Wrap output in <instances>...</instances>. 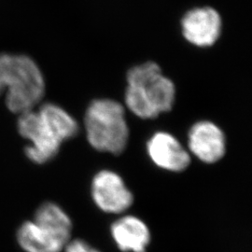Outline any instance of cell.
Wrapping results in <instances>:
<instances>
[{
    "label": "cell",
    "mask_w": 252,
    "mask_h": 252,
    "mask_svg": "<svg viewBox=\"0 0 252 252\" xmlns=\"http://www.w3.org/2000/svg\"><path fill=\"white\" fill-rule=\"evenodd\" d=\"M20 135L31 145L26 147L27 158L35 163H45L57 155L60 146L78 134L75 119L57 105L47 103L37 110L20 114Z\"/></svg>",
    "instance_id": "cell-1"
},
{
    "label": "cell",
    "mask_w": 252,
    "mask_h": 252,
    "mask_svg": "<svg viewBox=\"0 0 252 252\" xmlns=\"http://www.w3.org/2000/svg\"><path fill=\"white\" fill-rule=\"evenodd\" d=\"M176 88L153 62L136 65L127 73L126 104L137 117L153 119L171 109Z\"/></svg>",
    "instance_id": "cell-2"
},
{
    "label": "cell",
    "mask_w": 252,
    "mask_h": 252,
    "mask_svg": "<svg viewBox=\"0 0 252 252\" xmlns=\"http://www.w3.org/2000/svg\"><path fill=\"white\" fill-rule=\"evenodd\" d=\"M7 90L6 105L13 113L35 109L45 92L43 75L26 55L0 54V94Z\"/></svg>",
    "instance_id": "cell-3"
},
{
    "label": "cell",
    "mask_w": 252,
    "mask_h": 252,
    "mask_svg": "<svg viewBox=\"0 0 252 252\" xmlns=\"http://www.w3.org/2000/svg\"><path fill=\"white\" fill-rule=\"evenodd\" d=\"M84 126L87 139L96 151L118 155L126 150L129 130L125 108L117 101H93L87 108Z\"/></svg>",
    "instance_id": "cell-4"
},
{
    "label": "cell",
    "mask_w": 252,
    "mask_h": 252,
    "mask_svg": "<svg viewBox=\"0 0 252 252\" xmlns=\"http://www.w3.org/2000/svg\"><path fill=\"white\" fill-rule=\"evenodd\" d=\"M91 194L96 207L109 214H122L134 203V195L117 173L98 172L93 179Z\"/></svg>",
    "instance_id": "cell-5"
},
{
    "label": "cell",
    "mask_w": 252,
    "mask_h": 252,
    "mask_svg": "<svg viewBox=\"0 0 252 252\" xmlns=\"http://www.w3.org/2000/svg\"><path fill=\"white\" fill-rule=\"evenodd\" d=\"M183 36L193 45H213L221 32V19L218 11L209 7L188 11L181 21Z\"/></svg>",
    "instance_id": "cell-6"
},
{
    "label": "cell",
    "mask_w": 252,
    "mask_h": 252,
    "mask_svg": "<svg viewBox=\"0 0 252 252\" xmlns=\"http://www.w3.org/2000/svg\"><path fill=\"white\" fill-rule=\"evenodd\" d=\"M189 151L200 161L214 163L225 154V136L213 123L199 122L190 128L188 139Z\"/></svg>",
    "instance_id": "cell-7"
},
{
    "label": "cell",
    "mask_w": 252,
    "mask_h": 252,
    "mask_svg": "<svg viewBox=\"0 0 252 252\" xmlns=\"http://www.w3.org/2000/svg\"><path fill=\"white\" fill-rule=\"evenodd\" d=\"M148 153L158 167L172 172L184 171L190 163L189 153L173 135L159 132L149 140Z\"/></svg>",
    "instance_id": "cell-8"
},
{
    "label": "cell",
    "mask_w": 252,
    "mask_h": 252,
    "mask_svg": "<svg viewBox=\"0 0 252 252\" xmlns=\"http://www.w3.org/2000/svg\"><path fill=\"white\" fill-rule=\"evenodd\" d=\"M113 240L124 252H146L151 242V232L142 220L135 216L121 217L110 227Z\"/></svg>",
    "instance_id": "cell-9"
},
{
    "label": "cell",
    "mask_w": 252,
    "mask_h": 252,
    "mask_svg": "<svg viewBox=\"0 0 252 252\" xmlns=\"http://www.w3.org/2000/svg\"><path fill=\"white\" fill-rule=\"evenodd\" d=\"M20 248L26 252H62L66 243L33 220L19 227L16 234Z\"/></svg>",
    "instance_id": "cell-10"
},
{
    "label": "cell",
    "mask_w": 252,
    "mask_h": 252,
    "mask_svg": "<svg viewBox=\"0 0 252 252\" xmlns=\"http://www.w3.org/2000/svg\"><path fill=\"white\" fill-rule=\"evenodd\" d=\"M33 220L43 226L63 242L68 243L71 240L72 221L63 208L53 202H45L37 207Z\"/></svg>",
    "instance_id": "cell-11"
},
{
    "label": "cell",
    "mask_w": 252,
    "mask_h": 252,
    "mask_svg": "<svg viewBox=\"0 0 252 252\" xmlns=\"http://www.w3.org/2000/svg\"><path fill=\"white\" fill-rule=\"evenodd\" d=\"M63 252H101L93 248L90 244L87 243L84 240L81 239H75L70 240L68 243L65 245Z\"/></svg>",
    "instance_id": "cell-12"
}]
</instances>
